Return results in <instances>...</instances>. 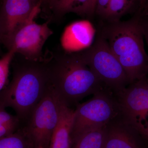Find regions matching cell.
<instances>
[{
	"instance_id": "obj_19",
	"label": "cell",
	"mask_w": 148,
	"mask_h": 148,
	"mask_svg": "<svg viewBox=\"0 0 148 148\" xmlns=\"http://www.w3.org/2000/svg\"><path fill=\"white\" fill-rule=\"evenodd\" d=\"M138 14L139 22L144 35V38L145 39L148 47V9H144Z\"/></svg>"
},
{
	"instance_id": "obj_25",
	"label": "cell",
	"mask_w": 148,
	"mask_h": 148,
	"mask_svg": "<svg viewBox=\"0 0 148 148\" xmlns=\"http://www.w3.org/2000/svg\"><path fill=\"white\" fill-rule=\"evenodd\" d=\"M147 82L148 83V74L147 75Z\"/></svg>"
},
{
	"instance_id": "obj_10",
	"label": "cell",
	"mask_w": 148,
	"mask_h": 148,
	"mask_svg": "<svg viewBox=\"0 0 148 148\" xmlns=\"http://www.w3.org/2000/svg\"><path fill=\"white\" fill-rule=\"evenodd\" d=\"M40 0H3L0 12V40L4 43L29 18Z\"/></svg>"
},
{
	"instance_id": "obj_2",
	"label": "cell",
	"mask_w": 148,
	"mask_h": 148,
	"mask_svg": "<svg viewBox=\"0 0 148 148\" xmlns=\"http://www.w3.org/2000/svg\"><path fill=\"white\" fill-rule=\"evenodd\" d=\"M49 87L46 58L39 61L24 58L10 84L0 92V107L12 108L24 124Z\"/></svg>"
},
{
	"instance_id": "obj_17",
	"label": "cell",
	"mask_w": 148,
	"mask_h": 148,
	"mask_svg": "<svg viewBox=\"0 0 148 148\" xmlns=\"http://www.w3.org/2000/svg\"><path fill=\"white\" fill-rule=\"evenodd\" d=\"M15 55L13 51L9 50L0 58V92L2 90L7 82L11 63Z\"/></svg>"
},
{
	"instance_id": "obj_22",
	"label": "cell",
	"mask_w": 148,
	"mask_h": 148,
	"mask_svg": "<svg viewBox=\"0 0 148 148\" xmlns=\"http://www.w3.org/2000/svg\"><path fill=\"white\" fill-rule=\"evenodd\" d=\"M56 1V0H42V4L45 5L47 6L49 9L51 10L53 4Z\"/></svg>"
},
{
	"instance_id": "obj_8",
	"label": "cell",
	"mask_w": 148,
	"mask_h": 148,
	"mask_svg": "<svg viewBox=\"0 0 148 148\" xmlns=\"http://www.w3.org/2000/svg\"><path fill=\"white\" fill-rule=\"evenodd\" d=\"M122 116L143 138H148V83L147 77L114 93Z\"/></svg>"
},
{
	"instance_id": "obj_15",
	"label": "cell",
	"mask_w": 148,
	"mask_h": 148,
	"mask_svg": "<svg viewBox=\"0 0 148 148\" xmlns=\"http://www.w3.org/2000/svg\"><path fill=\"white\" fill-rule=\"evenodd\" d=\"M105 126L95 127L71 141V148H103Z\"/></svg>"
},
{
	"instance_id": "obj_12",
	"label": "cell",
	"mask_w": 148,
	"mask_h": 148,
	"mask_svg": "<svg viewBox=\"0 0 148 148\" xmlns=\"http://www.w3.org/2000/svg\"><path fill=\"white\" fill-rule=\"evenodd\" d=\"M75 110L63 105L60 119L51 139L49 148H71V132Z\"/></svg>"
},
{
	"instance_id": "obj_24",
	"label": "cell",
	"mask_w": 148,
	"mask_h": 148,
	"mask_svg": "<svg viewBox=\"0 0 148 148\" xmlns=\"http://www.w3.org/2000/svg\"><path fill=\"white\" fill-rule=\"evenodd\" d=\"M144 9H148V0L147 2V3H146L145 6V8L143 9V10Z\"/></svg>"
},
{
	"instance_id": "obj_27",
	"label": "cell",
	"mask_w": 148,
	"mask_h": 148,
	"mask_svg": "<svg viewBox=\"0 0 148 148\" xmlns=\"http://www.w3.org/2000/svg\"><path fill=\"white\" fill-rule=\"evenodd\" d=\"M147 140H148V138H147Z\"/></svg>"
},
{
	"instance_id": "obj_5",
	"label": "cell",
	"mask_w": 148,
	"mask_h": 148,
	"mask_svg": "<svg viewBox=\"0 0 148 148\" xmlns=\"http://www.w3.org/2000/svg\"><path fill=\"white\" fill-rule=\"evenodd\" d=\"M78 52L104 85L114 93L129 85L124 69L100 34L91 46Z\"/></svg>"
},
{
	"instance_id": "obj_23",
	"label": "cell",
	"mask_w": 148,
	"mask_h": 148,
	"mask_svg": "<svg viewBox=\"0 0 148 148\" xmlns=\"http://www.w3.org/2000/svg\"><path fill=\"white\" fill-rule=\"evenodd\" d=\"M148 0H139V8L137 12H140L145 8Z\"/></svg>"
},
{
	"instance_id": "obj_18",
	"label": "cell",
	"mask_w": 148,
	"mask_h": 148,
	"mask_svg": "<svg viewBox=\"0 0 148 148\" xmlns=\"http://www.w3.org/2000/svg\"><path fill=\"white\" fill-rule=\"evenodd\" d=\"M0 123L20 126L21 122L18 117L9 113L5 108L0 107Z\"/></svg>"
},
{
	"instance_id": "obj_4",
	"label": "cell",
	"mask_w": 148,
	"mask_h": 148,
	"mask_svg": "<svg viewBox=\"0 0 148 148\" xmlns=\"http://www.w3.org/2000/svg\"><path fill=\"white\" fill-rule=\"evenodd\" d=\"M121 113L114 93L105 88L89 100L77 106L71 132V141L82 133L104 126Z\"/></svg>"
},
{
	"instance_id": "obj_11",
	"label": "cell",
	"mask_w": 148,
	"mask_h": 148,
	"mask_svg": "<svg viewBox=\"0 0 148 148\" xmlns=\"http://www.w3.org/2000/svg\"><path fill=\"white\" fill-rule=\"evenodd\" d=\"M94 34V29L89 21H75L64 30L61 37V46L66 52L82 51L92 45Z\"/></svg>"
},
{
	"instance_id": "obj_6",
	"label": "cell",
	"mask_w": 148,
	"mask_h": 148,
	"mask_svg": "<svg viewBox=\"0 0 148 148\" xmlns=\"http://www.w3.org/2000/svg\"><path fill=\"white\" fill-rule=\"evenodd\" d=\"M42 2H39L25 22L14 31L4 43L8 50H12L27 60L39 61L43 59V47L53 34L49 22L38 24L35 19L41 11Z\"/></svg>"
},
{
	"instance_id": "obj_26",
	"label": "cell",
	"mask_w": 148,
	"mask_h": 148,
	"mask_svg": "<svg viewBox=\"0 0 148 148\" xmlns=\"http://www.w3.org/2000/svg\"><path fill=\"white\" fill-rule=\"evenodd\" d=\"M41 148V147H39V148Z\"/></svg>"
},
{
	"instance_id": "obj_13",
	"label": "cell",
	"mask_w": 148,
	"mask_h": 148,
	"mask_svg": "<svg viewBox=\"0 0 148 148\" xmlns=\"http://www.w3.org/2000/svg\"><path fill=\"white\" fill-rule=\"evenodd\" d=\"M96 5L97 0H56L51 10L58 16L73 13L90 18L95 14Z\"/></svg>"
},
{
	"instance_id": "obj_9",
	"label": "cell",
	"mask_w": 148,
	"mask_h": 148,
	"mask_svg": "<svg viewBox=\"0 0 148 148\" xmlns=\"http://www.w3.org/2000/svg\"><path fill=\"white\" fill-rule=\"evenodd\" d=\"M142 138L121 113L105 126L103 148H145Z\"/></svg>"
},
{
	"instance_id": "obj_1",
	"label": "cell",
	"mask_w": 148,
	"mask_h": 148,
	"mask_svg": "<svg viewBox=\"0 0 148 148\" xmlns=\"http://www.w3.org/2000/svg\"><path fill=\"white\" fill-rule=\"evenodd\" d=\"M46 62L49 86L62 103L69 108L77 106L85 97L108 88L78 52L65 51L46 59Z\"/></svg>"
},
{
	"instance_id": "obj_21",
	"label": "cell",
	"mask_w": 148,
	"mask_h": 148,
	"mask_svg": "<svg viewBox=\"0 0 148 148\" xmlns=\"http://www.w3.org/2000/svg\"><path fill=\"white\" fill-rule=\"evenodd\" d=\"M110 0H97L95 14L102 17Z\"/></svg>"
},
{
	"instance_id": "obj_20",
	"label": "cell",
	"mask_w": 148,
	"mask_h": 148,
	"mask_svg": "<svg viewBox=\"0 0 148 148\" xmlns=\"http://www.w3.org/2000/svg\"><path fill=\"white\" fill-rule=\"evenodd\" d=\"M19 126H20L0 123V139L15 132Z\"/></svg>"
},
{
	"instance_id": "obj_14",
	"label": "cell",
	"mask_w": 148,
	"mask_h": 148,
	"mask_svg": "<svg viewBox=\"0 0 148 148\" xmlns=\"http://www.w3.org/2000/svg\"><path fill=\"white\" fill-rule=\"evenodd\" d=\"M136 7L138 10L139 0H110L102 18L108 22L121 21Z\"/></svg>"
},
{
	"instance_id": "obj_7",
	"label": "cell",
	"mask_w": 148,
	"mask_h": 148,
	"mask_svg": "<svg viewBox=\"0 0 148 148\" xmlns=\"http://www.w3.org/2000/svg\"><path fill=\"white\" fill-rule=\"evenodd\" d=\"M64 105L49 86L29 119L22 125L36 148H49Z\"/></svg>"
},
{
	"instance_id": "obj_3",
	"label": "cell",
	"mask_w": 148,
	"mask_h": 148,
	"mask_svg": "<svg viewBox=\"0 0 148 148\" xmlns=\"http://www.w3.org/2000/svg\"><path fill=\"white\" fill-rule=\"evenodd\" d=\"M100 34L124 69L129 84L147 77L148 55L138 14L127 21L107 22Z\"/></svg>"
},
{
	"instance_id": "obj_16",
	"label": "cell",
	"mask_w": 148,
	"mask_h": 148,
	"mask_svg": "<svg viewBox=\"0 0 148 148\" xmlns=\"http://www.w3.org/2000/svg\"><path fill=\"white\" fill-rule=\"evenodd\" d=\"M0 148H36L23 127L0 139Z\"/></svg>"
}]
</instances>
